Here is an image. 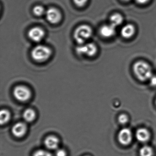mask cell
<instances>
[{
  "label": "cell",
  "mask_w": 156,
  "mask_h": 156,
  "mask_svg": "<svg viewBox=\"0 0 156 156\" xmlns=\"http://www.w3.org/2000/svg\"><path fill=\"white\" fill-rule=\"evenodd\" d=\"M133 71L136 77L140 81L149 80L152 76L150 66L142 61L136 62L133 66Z\"/></svg>",
  "instance_id": "obj_1"
},
{
  "label": "cell",
  "mask_w": 156,
  "mask_h": 156,
  "mask_svg": "<svg viewBox=\"0 0 156 156\" xmlns=\"http://www.w3.org/2000/svg\"><path fill=\"white\" fill-rule=\"evenodd\" d=\"M52 54L51 49L46 45H38L34 47L31 51L33 59L39 62H42L48 60Z\"/></svg>",
  "instance_id": "obj_2"
},
{
  "label": "cell",
  "mask_w": 156,
  "mask_h": 156,
  "mask_svg": "<svg viewBox=\"0 0 156 156\" xmlns=\"http://www.w3.org/2000/svg\"><path fill=\"white\" fill-rule=\"evenodd\" d=\"M92 29L86 24L78 26L74 33V38L79 44L86 43L92 35Z\"/></svg>",
  "instance_id": "obj_3"
},
{
  "label": "cell",
  "mask_w": 156,
  "mask_h": 156,
  "mask_svg": "<svg viewBox=\"0 0 156 156\" xmlns=\"http://www.w3.org/2000/svg\"><path fill=\"white\" fill-rule=\"evenodd\" d=\"M14 98L20 102H24L30 100L32 93L30 88L24 85H18L14 87L13 91Z\"/></svg>",
  "instance_id": "obj_4"
},
{
  "label": "cell",
  "mask_w": 156,
  "mask_h": 156,
  "mask_svg": "<svg viewBox=\"0 0 156 156\" xmlns=\"http://www.w3.org/2000/svg\"><path fill=\"white\" fill-rule=\"evenodd\" d=\"M76 51L78 55L92 57L94 56L97 51L96 45L93 43H86L79 44L76 48Z\"/></svg>",
  "instance_id": "obj_5"
},
{
  "label": "cell",
  "mask_w": 156,
  "mask_h": 156,
  "mask_svg": "<svg viewBox=\"0 0 156 156\" xmlns=\"http://www.w3.org/2000/svg\"><path fill=\"white\" fill-rule=\"evenodd\" d=\"M118 140L122 145H129L132 140V133L130 129L126 128L121 129L118 135Z\"/></svg>",
  "instance_id": "obj_6"
},
{
  "label": "cell",
  "mask_w": 156,
  "mask_h": 156,
  "mask_svg": "<svg viewBox=\"0 0 156 156\" xmlns=\"http://www.w3.org/2000/svg\"><path fill=\"white\" fill-rule=\"evenodd\" d=\"M45 15L46 20L52 24L58 23L62 19L61 12L57 9L54 8H49L46 11Z\"/></svg>",
  "instance_id": "obj_7"
},
{
  "label": "cell",
  "mask_w": 156,
  "mask_h": 156,
  "mask_svg": "<svg viewBox=\"0 0 156 156\" xmlns=\"http://www.w3.org/2000/svg\"><path fill=\"white\" fill-rule=\"evenodd\" d=\"M28 130V126L25 122H20L13 125L12 129V132L16 137H23L26 135Z\"/></svg>",
  "instance_id": "obj_8"
},
{
  "label": "cell",
  "mask_w": 156,
  "mask_h": 156,
  "mask_svg": "<svg viewBox=\"0 0 156 156\" xmlns=\"http://www.w3.org/2000/svg\"><path fill=\"white\" fill-rule=\"evenodd\" d=\"M44 31L42 28L39 27L31 28L28 32L29 38L33 41L40 42L44 38Z\"/></svg>",
  "instance_id": "obj_9"
},
{
  "label": "cell",
  "mask_w": 156,
  "mask_h": 156,
  "mask_svg": "<svg viewBox=\"0 0 156 156\" xmlns=\"http://www.w3.org/2000/svg\"><path fill=\"white\" fill-rule=\"evenodd\" d=\"M44 144L47 149L51 150H56L59 148L60 140L59 139L54 135H50L45 138Z\"/></svg>",
  "instance_id": "obj_10"
},
{
  "label": "cell",
  "mask_w": 156,
  "mask_h": 156,
  "mask_svg": "<svg viewBox=\"0 0 156 156\" xmlns=\"http://www.w3.org/2000/svg\"><path fill=\"white\" fill-rule=\"evenodd\" d=\"M150 136V133L148 130L144 128L138 129L136 131V138L140 142H147L149 140Z\"/></svg>",
  "instance_id": "obj_11"
},
{
  "label": "cell",
  "mask_w": 156,
  "mask_h": 156,
  "mask_svg": "<svg viewBox=\"0 0 156 156\" xmlns=\"http://www.w3.org/2000/svg\"><path fill=\"white\" fill-rule=\"evenodd\" d=\"M115 33V27L112 24L105 25L100 29V34L104 38H110Z\"/></svg>",
  "instance_id": "obj_12"
},
{
  "label": "cell",
  "mask_w": 156,
  "mask_h": 156,
  "mask_svg": "<svg viewBox=\"0 0 156 156\" xmlns=\"http://www.w3.org/2000/svg\"><path fill=\"white\" fill-rule=\"evenodd\" d=\"M23 117L25 122L31 123L34 121L36 119V112L33 108H27L23 112Z\"/></svg>",
  "instance_id": "obj_13"
},
{
  "label": "cell",
  "mask_w": 156,
  "mask_h": 156,
  "mask_svg": "<svg viewBox=\"0 0 156 156\" xmlns=\"http://www.w3.org/2000/svg\"><path fill=\"white\" fill-rule=\"evenodd\" d=\"M135 32V27L133 25L129 24L125 25L121 29V34L124 38H129L134 35Z\"/></svg>",
  "instance_id": "obj_14"
},
{
  "label": "cell",
  "mask_w": 156,
  "mask_h": 156,
  "mask_svg": "<svg viewBox=\"0 0 156 156\" xmlns=\"http://www.w3.org/2000/svg\"><path fill=\"white\" fill-rule=\"evenodd\" d=\"M11 113L6 109H2L0 113V123L1 125L7 124L11 119Z\"/></svg>",
  "instance_id": "obj_15"
},
{
  "label": "cell",
  "mask_w": 156,
  "mask_h": 156,
  "mask_svg": "<svg viewBox=\"0 0 156 156\" xmlns=\"http://www.w3.org/2000/svg\"><path fill=\"white\" fill-rule=\"evenodd\" d=\"M123 21V17L120 14L116 13L110 17V24L115 27L120 25Z\"/></svg>",
  "instance_id": "obj_16"
},
{
  "label": "cell",
  "mask_w": 156,
  "mask_h": 156,
  "mask_svg": "<svg viewBox=\"0 0 156 156\" xmlns=\"http://www.w3.org/2000/svg\"><path fill=\"white\" fill-rule=\"evenodd\" d=\"M153 150L151 147L149 146H144L140 150V156H153Z\"/></svg>",
  "instance_id": "obj_17"
},
{
  "label": "cell",
  "mask_w": 156,
  "mask_h": 156,
  "mask_svg": "<svg viewBox=\"0 0 156 156\" xmlns=\"http://www.w3.org/2000/svg\"><path fill=\"white\" fill-rule=\"evenodd\" d=\"M45 12H46V11L42 6L37 5L34 8V13L38 17L43 16L45 14Z\"/></svg>",
  "instance_id": "obj_18"
},
{
  "label": "cell",
  "mask_w": 156,
  "mask_h": 156,
  "mask_svg": "<svg viewBox=\"0 0 156 156\" xmlns=\"http://www.w3.org/2000/svg\"><path fill=\"white\" fill-rule=\"evenodd\" d=\"M33 156H53L51 153L43 149L36 150L34 153Z\"/></svg>",
  "instance_id": "obj_19"
},
{
  "label": "cell",
  "mask_w": 156,
  "mask_h": 156,
  "mask_svg": "<svg viewBox=\"0 0 156 156\" xmlns=\"http://www.w3.org/2000/svg\"><path fill=\"white\" fill-rule=\"evenodd\" d=\"M129 118L126 114H122L118 117V121L121 125H125L128 122Z\"/></svg>",
  "instance_id": "obj_20"
},
{
  "label": "cell",
  "mask_w": 156,
  "mask_h": 156,
  "mask_svg": "<svg viewBox=\"0 0 156 156\" xmlns=\"http://www.w3.org/2000/svg\"><path fill=\"white\" fill-rule=\"evenodd\" d=\"M88 0H73L75 5L78 7H83L87 3Z\"/></svg>",
  "instance_id": "obj_21"
},
{
  "label": "cell",
  "mask_w": 156,
  "mask_h": 156,
  "mask_svg": "<svg viewBox=\"0 0 156 156\" xmlns=\"http://www.w3.org/2000/svg\"><path fill=\"white\" fill-rule=\"evenodd\" d=\"M55 156H66L67 153L65 150L62 148H58L56 150L55 153Z\"/></svg>",
  "instance_id": "obj_22"
},
{
  "label": "cell",
  "mask_w": 156,
  "mask_h": 156,
  "mask_svg": "<svg viewBox=\"0 0 156 156\" xmlns=\"http://www.w3.org/2000/svg\"><path fill=\"white\" fill-rule=\"evenodd\" d=\"M151 85L152 86H156V76L152 75L149 79Z\"/></svg>",
  "instance_id": "obj_23"
},
{
  "label": "cell",
  "mask_w": 156,
  "mask_h": 156,
  "mask_svg": "<svg viewBox=\"0 0 156 156\" xmlns=\"http://www.w3.org/2000/svg\"><path fill=\"white\" fill-rule=\"evenodd\" d=\"M136 1L139 4H145L149 0H136Z\"/></svg>",
  "instance_id": "obj_24"
},
{
  "label": "cell",
  "mask_w": 156,
  "mask_h": 156,
  "mask_svg": "<svg viewBox=\"0 0 156 156\" xmlns=\"http://www.w3.org/2000/svg\"><path fill=\"white\" fill-rule=\"evenodd\" d=\"M122 1H129V0H122Z\"/></svg>",
  "instance_id": "obj_25"
},
{
  "label": "cell",
  "mask_w": 156,
  "mask_h": 156,
  "mask_svg": "<svg viewBox=\"0 0 156 156\" xmlns=\"http://www.w3.org/2000/svg\"><path fill=\"white\" fill-rule=\"evenodd\" d=\"M89 156V155H85V156Z\"/></svg>",
  "instance_id": "obj_26"
},
{
  "label": "cell",
  "mask_w": 156,
  "mask_h": 156,
  "mask_svg": "<svg viewBox=\"0 0 156 156\" xmlns=\"http://www.w3.org/2000/svg\"></svg>",
  "instance_id": "obj_27"
}]
</instances>
